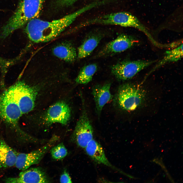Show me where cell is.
I'll return each instance as SVG.
<instances>
[{
  "mask_svg": "<svg viewBox=\"0 0 183 183\" xmlns=\"http://www.w3.org/2000/svg\"><path fill=\"white\" fill-rule=\"evenodd\" d=\"M8 89L18 104L22 114L33 110L37 95L34 88L24 81H19Z\"/></svg>",
  "mask_w": 183,
  "mask_h": 183,
  "instance_id": "6",
  "label": "cell"
},
{
  "mask_svg": "<svg viewBox=\"0 0 183 183\" xmlns=\"http://www.w3.org/2000/svg\"><path fill=\"white\" fill-rule=\"evenodd\" d=\"M155 62V61L144 60L124 61L113 66L111 71L112 74L118 79L128 80Z\"/></svg>",
  "mask_w": 183,
  "mask_h": 183,
  "instance_id": "8",
  "label": "cell"
},
{
  "mask_svg": "<svg viewBox=\"0 0 183 183\" xmlns=\"http://www.w3.org/2000/svg\"><path fill=\"white\" fill-rule=\"evenodd\" d=\"M22 114L18 104L8 89L0 95V118L27 138L28 135L22 131L18 125Z\"/></svg>",
  "mask_w": 183,
  "mask_h": 183,
  "instance_id": "5",
  "label": "cell"
},
{
  "mask_svg": "<svg viewBox=\"0 0 183 183\" xmlns=\"http://www.w3.org/2000/svg\"><path fill=\"white\" fill-rule=\"evenodd\" d=\"M111 86V83L108 82L103 85H96L92 88L96 111L99 118L103 107L113 98L110 91Z\"/></svg>",
  "mask_w": 183,
  "mask_h": 183,
  "instance_id": "13",
  "label": "cell"
},
{
  "mask_svg": "<svg viewBox=\"0 0 183 183\" xmlns=\"http://www.w3.org/2000/svg\"><path fill=\"white\" fill-rule=\"evenodd\" d=\"M6 183H47L49 180L46 173L39 167L32 168L22 171L16 178L9 177L4 180Z\"/></svg>",
  "mask_w": 183,
  "mask_h": 183,
  "instance_id": "12",
  "label": "cell"
},
{
  "mask_svg": "<svg viewBox=\"0 0 183 183\" xmlns=\"http://www.w3.org/2000/svg\"><path fill=\"white\" fill-rule=\"evenodd\" d=\"M71 116V110L69 105L65 102H57L51 106L45 115L44 120L47 125L58 123L66 125Z\"/></svg>",
  "mask_w": 183,
  "mask_h": 183,
  "instance_id": "11",
  "label": "cell"
},
{
  "mask_svg": "<svg viewBox=\"0 0 183 183\" xmlns=\"http://www.w3.org/2000/svg\"><path fill=\"white\" fill-rule=\"evenodd\" d=\"M45 1L20 0L14 13L2 27L1 37H6L32 19L37 18Z\"/></svg>",
  "mask_w": 183,
  "mask_h": 183,
  "instance_id": "2",
  "label": "cell"
},
{
  "mask_svg": "<svg viewBox=\"0 0 183 183\" xmlns=\"http://www.w3.org/2000/svg\"><path fill=\"white\" fill-rule=\"evenodd\" d=\"M105 35L104 32L98 30L90 32L78 48V58L82 59L89 55L97 46Z\"/></svg>",
  "mask_w": 183,
  "mask_h": 183,
  "instance_id": "15",
  "label": "cell"
},
{
  "mask_svg": "<svg viewBox=\"0 0 183 183\" xmlns=\"http://www.w3.org/2000/svg\"><path fill=\"white\" fill-rule=\"evenodd\" d=\"M90 9L87 5L62 18L51 21L33 19L27 23L25 32L29 39L34 42L49 41L58 36L79 16Z\"/></svg>",
  "mask_w": 183,
  "mask_h": 183,
  "instance_id": "1",
  "label": "cell"
},
{
  "mask_svg": "<svg viewBox=\"0 0 183 183\" xmlns=\"http://www.w3.org/2000/svg\"><path fill=\"white\" fill-rule=\"evenodd\" d=\"M81 114L77 121L72 136L73 141L80 147L84 148L93 139V130L82 97Z\"/></svg>",
  "mask_w": 183,
  "mask_h": 183,
  "instance_id": "7",
  "label": "cell"
},
{
  "mask_svg": "<svg viewBox=\"0 0 183 183\" xmlns=\"http://www.w3.org/2000/svg\"><path fill=\"white\" fill-rule=\"evenodd\" d=\"M95 64H89L84 66L76 79V82L79 84H86L90 82L97 70Z\"/></svg>",
  "mask_w": 183,
  "mask_h": 183,
  "instance_id": "19",
  "label": "cell"
},
{
  "mask_svg": "<svg viewBox=\"0 0 183 183\" xmlns=\"http://www.w3.org/2000/svg\"><path fill=\"white\" fill-rule=\"evenodd\" d=\"M79 0H57V4L61 7L70 6Z\"/></svg>",
  "mask_w": 183,
  "mask_h": 183,
  "instance_id": "21",
  "label": "cell"
},
{
  "mask_svg": "<svg viewBox=\"0 0 183 183\" xmlns=\"http://www.w3.org/2000/svg\"><path fill=\"white\" fill-rule=\"evenodd\" d=\"M94 24L133 27L141 31L147 36L150 34L147 29L136 17L128 12H119L100 16L88 20L82 25L84 26Z\"/></svg>",
  "mask_w": 183,
  "mask_h": 183,
  "instance_id": "3",
  "label": "cell"
},
{
  "mask_svg": "<svg viewBox=\"0 0 183 183\" xmlns=\"http://www.w3.org/2000/svg\"><path fill=\"white\" fill-rule=\"evenodd\" d=\"M59 139V136L54 135L47 144L38 149L27 153H18L16 167L22 171L28 169L33 165L38 163Z\"/></svg>",
  "mask_w": 183,
  "mask_h": 183,
  "instance_id": "9",
  "label": "cell"
},
{
  "mask_svg": "<svg viewBox=\"0 0 183 183\" xmlns=\"http://www.w3.org/2000/svg\"><path fill=\"white\" fill-rule=\"evenodd\" d=\"M60 181L61 183H71V178L66 171H65L60 176Z\"/></svg>",
  "mask_w": 183,
  "mask_h": 183,
  "instance_id": "22",
  "label": "cell"
},
{
  "mask_svg": "<svg viewBox=\"0 0 183 183\" xmlns=\"http://www.w3.org/2000/svg\"><path fill=\"white\" fill-rule=\"evenodd\" d=\"M54 55L65 61L72 62L77 57L75 48L69 43H64L57 45L53 50Z\"/></svg>",
  "mask_w": 183,
  "mask_h": 183,
  "instance_id": "17",
  "label": "cell"
},
{
  "mask_svg": "<svg viewBox=\"0 0 183 183\" xmlns=\"http://www.w3.org/2000/svg\"><path fill=\"white\" fill-rule=\"evenodd\" d=\"M137 41L132 37L124 34L107 43L98 53L97 57H102L124 51L134 46Z\"/></svg>",
  "mask_w": 183,
  "mask_h": 183,
  "instance_id": "10",
  "label": "cell"
},
{
  "mask_svg": "<svg viewBox=\"0 0 183 183\" xmlns=\"http://www.w3.org/2000/svg\"><path fill=\"white\" fill-rule=\"evenodd\" d=\"M144 91L138 87L130 83H125L119 87L114 98V102L120 109L126 111L134 110L143 102Z\"/></svg>",
  "mask_w": 183,
  "mask_h": 183,
  "instance_id": "4",
  "label": "cell"
},
{
  "mask_svg": "<svg viewBox=\"0 0 183 183\" xmlns=\"http://www.w3.org/2000/svg\"><path fill=\"white\" fill-rule=\"evenodd\" d=\"M18 153L0 138V168L6 169L15 165Z\"/></svg>",
  "mask_w": 183,
  "mask_h": 183,
  "instance_id": "16",
  "label": "cell"
},
{
  "mask_svg": "<svg viewBox=\"0 0 183 183\" xmlns=\"http://www.w3.org/2000/svg\"><path fill=\"white\" fill-rule=\"evenodd\" d=\"M50 151L52 158L56 160L64 158L67 154V150L63 143L53 147Z\"/></svg>",
  "mask_w": 183,
  "mask_h": 183,
  "instance_id": "20",
  "label": "cell"
},
{
  "mask_svg": "<svg viewBox=\"0 0 183 183\" xmlns=\"http://www.w3.org/2000/svg\"><path fill=\"white\" fill-rule=\"evenodd\" d=\"M182 55L183 44L182 43L177 47L167 51L162 59L157 64L150 73L166 64L179 60L182 57Z\"/></svg>",
  "mask_w": 183,
  "mask_h": 183,
  "instance_id": "18",
  "label": "cell"
},
{
  "mask_svg": "<svg viewBox=\"0 0 183 183\" xmlns=\"http://www.w3.org/2000/svg\"><path fill=\"white\" fill-rule=\"evenodd\" d=\"M87 154L96 162L105 165L129 177L130 175L113 166L106 158L101 145L94 139L91 140L85 148Z\"/></svg>",
  "mask_w": 183,
  "mask_h": 183,
  "instance_id": "14",
  "label": "cell"
},
{
  "mask_svg": "<svg viewBox=\"0 0 183 183\" xmlns=\"http://www.w3.org/2000/svg\"><path fill=\"white\" fill-rule=\"evenodd\" d=\"M12 63L10 61L6 60L0 57V66L4 72L8 66Z\"/></svg>",
  "mask_w": 183,
  "mask_h": 183,
  "instance_id": "23",
  "label": "cell"
}]
</instances>
